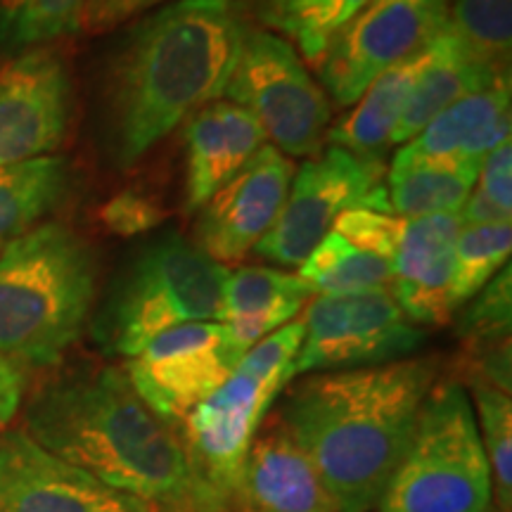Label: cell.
<instances>
[{"label":"cell","mask_w":512,"mask_h":512,"mask_svg":"<svg viewBox=\"0 0 512 512\" xmlns=\"http://www.w3.org/2000/svg\"><path fill=\"white\" fill-rule=\"evenodd\" d=\"M247 24L235 0H171L114 43L95 91L100 155L133 169L200 107L219 100Z\"/></svg>","instance_id":"obj_1"},{"label":"cell","mask_w":512,"mask_h":512,"mask_svg":"<svg viewBox=\"0 0 512 512\" xmlns=\"http://www.w3.org/2000/svg\"><path fill=\"white\" fill-rule=\"evenodd\" d=\"M24 432L152 512H223L181 434L147 408L124 368L83 363L48 377L27 403Z\"/></svg>","instance_id":"obj_2"},{"label":"cell","mask_w":512,"mask_h":512,"mask_svg":"<svg viewBox=\"0 0 512 512\" xmlns=\"http://www.w3.org/2000/svg\"><path fill=\"white\" fill-rule=\"evenodd\" d=\"M439 361L313 373L283 389L275 418L318 467L339 512H370L411 444Z\"/></svg>","instance_id":"obj_3"},{"label":"cell","mask_w":512,"mask_h":512,"mask_svg":"<svg viewBox=\"0 0 512 512\" xmlns=\"http://www.w3.org/2000/svg\"><path fill=\"white\" fill-rule=\"evenodd\" d=\"M100 261L79 230L38 223L0 252V356L43 373L79 342L98 299Z\"/></svg>","instance_id":"obj_4"},{"label":"cell","mask_w":512,"mask_h":512,"mask_svg":"<svg viewBox=\"0 0 512 512\" xmlns=\"http://www.w3.org/2000/svg\"><path fill=\"white\" fill-rule=\"evenodd\" d=\"M228 268L176 230L145 240L121 264L93 309L91 335L105 356L133 358L162 332L221 320Z\"/></svg>","instance_id":"obj_5"},{"label":"cell","mask_w":512,"mask_h":512,"mask_svg":"<svg viewBox=\"0 0 512 512\" xmlns=\"http://www.w3.org/2000/svg\"><path fill=\"white\" fill-rule=\"evenodd\" d=\"M494 479L465 384L434 382L373 512H494Z\"/></svg>","instance_id":"obj_6"},{"label":"cell","mask_w":512,"mask_h":512,"mask_svg":"<svg viewBox=\"0 0 512 512\" xmlns=\"http://www.w3.org/2000/svg\"><path fill=\"white\" fill-rule=\"evenodd\" d=\"M302 339L304 320H292L261 339L242 356L228 380L192 408L178 427L197 475L221 503L223 512H228L238 489L254 434L290 384V366Z\"/></svg>","instance_id":"obj_7"},{"label":"cell","mask_w":512,"mask_h":512,"mask_svg":"<svg viewBox=\"0 0 512 512\" xmlns=\"http://www.w3.org/2000/svg\"><path fill=\"white\" fill-rule=\"evenodd\" d=\"M354 209L392 214L387 169L380 155H358L330 145L299 166L278 219L252 252L275 266L299 268L332 233L339 216Z\"/></svg>","instance_id":"obj_8"},{"label":"cell","mask_w":512,"mask_h":512,"mask_svg":"<svg viewBox=\"0 0 512 512\" xmlns=\"http://www.w3.org/2000/svg\"><path fill=\"white\" fill-rule=\"evenodd\" d=\"M223 93L259 121L285 157H313L328 136V93L313 81L292 43L271 31L247 29Z\"/></svg>","instance_id":"obj_9"},{"label":"cell","mask_w":512,"mask_h":512,"mask_svg":"<svg viewBox=\"0 0 512 512\" xmlns=\"http://www.w3.org/2000/svg\"><path fill=\"white\" fill-rule=\"evenodd\" d=\"M302 320L304 339L290 366V382L411 358L427 339L425 328L401 311L389 290L318 297Z\"/></svg>","instance_id":"obj_10"},{"label":"cell","mask_w":512,"mask_h":512,"mask_svg":"<svg viewBox=\"0 0 512 512\" xmlns=\"http://www.w3.org/2000/svg\"><path fill=\"white\" fill-rule=\"evenodd\" d=\"M448 24V0H368L316 64L320 88L337 105H354L377 76L430 46Z\"/></svg>","instance_id":"obj_11"},{"label":"cell","mask_w":512,"mask_h":512,"mask_svg":"<svg viewBox=\"0 0 512 512\" xmlns=\"http://www.w3.org/2000/svg\"><path fill=\"white\" fill-rule=\"evenodd\" d=\"M242 351L219 320L183 323L162 332L126 361V375L140 399L171 427L216 392L238 368Z\"/></svg>","instance_id":"obj_12"},{"label":"cell","mask_w":512,"mask_h":512,"mask_svg":"<svg viewBox=\"0 0 512 512\" xmlns=\"http://www.w3.org/2000/svg\"><path fill=\"white\" fill-rule=\"evenodd\" d=\"M72 117V69L60 48L24 50L0 67V166L53 155Z\"/></svg>","instance_id":"obj_13"},{"label":"cell","mask_w":512,"mask_h":512,"mask_svg":"<svg viewBox=\"0 0 512 512\" xmlns=\"http://www.w3.org/2000/svg\"><path fill=\"white\" fill-rule=\"evenodd\" d=\"M0 512H152L50 453L24 427L0 434Z\"/></svg>","instance_id":"obj_14"},{"label":"cell","mask_w":512,"mask_h":512,"mask_svg":"<svg viewBox=\"0 0 512 512\" xmlns=\"http://www.w3.org/2000/svg\"><path fill=\"white\" fill-rule=\"evenodd\" d=\"M292 176V159L266 143L197 211L195 245L216 264L245 259L278 219Z\"/></svg>","instance_id":"obj_15"},{"label":"cell","mask_w":512,"mask_h":512,"mask_svg":"<svg viewBox=\"0 0 512 512\" xmlns=\"http://www.w3.org/2000/svg\"><path fill=\"white\" fill-rule=\"evenodd\" d=\"M228 512H339L318 467L268 413L242 463Z\"/></svg>","instance_id":"obj_16"},{"label":"cell","mask_w":512,"mask_h":512,"mask_svg":"<svg viewBox=\"0 0 512 512\" xmlns=\"http://www.w3.org/2000/svg\"><path fill=\"white\" fill-rule=\"evenodd\" d=\"M460 228V211L403 219L392 259V297L420 328H437L456 316L451 283Z\"/></svg>","instance_id":"obj_17"},{"label":"cell","mask_w":512,"mask_h":512,"mask_svg":"<svg viewBox=\"0 0 512 512\" xmlns=\"http://www.w3.org/2000/svg\"><path fill=\"white\" fill-rule=\"evenodd\" d=\"M266 143V131L245 107L230 100L200 107L185 126V211H200Z\"/></svg>","instance_id":"obj_18"},{"label":"cell","mask_w":512,"mask_h":512,"mask_svg":"<svg viewBox=\"0 0 512 512\" xmlns=\"http://www.w3.org/2000/svg\"><path fill=\"white\" fill-rule=\"evenodd\" d=\"M510 76L475 91L437 114L399 152L420 159H460L482 164L510 140Z\"/></svg>","instance_id":"obj_19"},{"label":"cell","mask_w":512,"mask_h":512,"mask_svg":"<svg viewBox=\"0 0 512 512\" xmlns=\"http://www.w3.org/2000/svg\"><path fill=\"white\" fill-rule=\"evenodd\" d=\"M510 76L479 60L451 24L430 43V60L415 81L403 117L396 126L392 145L413 140L430 121L465 95L482 91L491 83Z\"/></svg>","instance_id":"obj_20"},{"label":"cell","mask_w":512,"mask_h":512,"mask_svg":"<svg viewBox=\"0 0 512 512\" xmlns=\"http://www.w3.org/2000/svg\"><path fill=\"white\" fill-rule=\"evenodd\" d=\"M311 290L299 275L268 266H245L228 273L221 320L242 351L292 323L309 302Z\"/></svg>","instance_id":"obj_21"},{"label":"cell","mask_w":512,"mask_h":512,"mask_svg":"<svg viewBox=\"0 0 512 512\" xmlns=\"http://www.w3.org/2000/svg\"><path fill=\"white\" fill-rule=\"evenodd\" d=\"M427 60H430V46L377 76L368 91L356 100V110L347 114L335 128H328L325 138L332 145L358 152V155H380L382 147L392 145L396 126Z\"/></svg>","instance_id":"obj_22"},{"label":"cell","mask_w":512,"mask_h":512,"mask_svg":"<svg viewBox=\"0 0 512 512\" xmlns=\"http://www.w3.org/2000/svg\"><path fill=\"white\" fill-rule=\"evenodd\" d=\"M482 164L460 159H420L399 152L387 171L389 209L399 219L463 211Z\"/></svg>","instance_id":"obj_23"},{"label":"cell","mask_w":512,"mask_h":512,"mask_svg":"<svg viewBox=\"0 0 512 512\" xmlns=\"http://www.w3.org/2000/svg\"><path fill=\"white\" fill-rule=\"evenodd\" d=\"M72 190V166L60 155L0 166V252L53 214Z\"/></svg>","instance_id":"obj_24"},{"label":"cell","mask_w":512,"mask_h":512,"mask_svg":"<svg viewBox=\"0 0 512 512\" xmlns=\"http://www.w3.org/2000/svg\"><path fill=\"white\" fill-rule=\"evenodd\" d=\"M392 278V261L363 252L335 230L299 266V280L318 297L389 290Z\"/></svg>","instance_id":"obj_25"},{"label":"cell","mask_w":512,"mask_h":512,"mask_svg":"<svg viewBox=\"0 0 512 512\" xmlns=\"http://www.w3.org/2000/svg\"><path fill=\"white\" fill-rule=\"evenodd\" d=\"M366 3L368 0H259L256 17L268 29L283 34L285 41L297 43L299 57L318 64L332 38Z\"/></svg>","instance_id":"obj_26"},{"label":"cell","mask_w":512,"mask_h":512,"mask_svg":"<svg viewBox=\"0 0 512 512\" xmlns=\"http://www.w3.org/2000/svg\"><path fill=\"white\" fill-rule=\"evenodd\" d=\"M86 0H0V55L55 46L81 31Z\"/></svg>","instance_id":"obj_27"},{"label":"cell","mask_w":512,"mask_h":512,"mask_svg":"<svg viewBox=\"0 0 512 512\" xmlns=\"http://www.w3.org/2000/svg\"><path fill=\"white\" fill-rule=\"evenodd\" d=\"M477 432L494 479L498 512H512V399L508 392L475 377H465Z\"/></svg>","instance_id":"obj_28"},{"label":"cell","mask_w":512,"mask_h":512,"mask_svg":"<svg viewBox=\"0 0 512 512\" xmlns=\"http://www.w3.org/2000/svg\"><path fill=\"white\" fill-rule=\"evenodd\" d=\"M510 249L512 223L460 228L451 283V299L456 309L470 302L496 273L510 264Z\"/></svg>","instance_id":"obj_29"},{"label":"cell","mask_w":512,"mask_h":512,"mask_svg":"<svg viewBox=\"0 0 512 512\" xmlns=\"http://www.w3.org/2000/svg\"><path fill=\"white\" fill-rule=\"evenodd\" d=\"M448 19L479 60L510 72L512 0H448Z\"/></svg>","instance_id":"obj_30"},{"label":"cell","mask_w":512,"mask_h":512,"mask_svg":"<svg viewBox=\"0 0 512 512\" xmlns=\"http://www.w3.org/2000/svg\"><path fill=\"white\" fill-rule=\"evenodd\" d=\"M512 278L510 264L479 290L458 318V337L465 351L510 342Z\"/></svg>","instance_id":"obj_31"},{"label":"cell","mask_w":512,"mask_h":512,"mask_svg":"<svg viewBox=\"0 0 512 512\" xmlns=\"http://www.w3.org/2000/svg\"><path fill=\"white\" fill-rule=\"evenodd\" d=\"M401 230L403 219H399V216L370 209L347 211L335 223V233L347 238L351 245L363 249V252L382 256L387 261L394 259Z\"/></svg>","instance_id":"obj_32"},{"label":"cell","mask_w":512,"mask_h":512,"mask_svg":"<svg viewBox=\"0 0 512 512\" xmlns=\"http://www.w3.org/2000/svg\"><path fill=\"white\" fill-rule=\"evenodd\" d=\"M100 216L110 233L121 235V238H133V235H145L155 230L164 219V209L147 192L126 188L102 207Z\"/></svg>","instance_id":"obj_33"},{"label":"cell","mask_w":512,"mask_h":512,"mask_svg":"<svg viewBox=\"0 0 512 512\" xmlns=\"http://www.w3.org/2000/svg\"><path fill=\"white\" fill-rule=\"evenodd\" d=\"M477 192L486 202L494 204L503 214L510 216L512 211V145L505 140L482 162L477 176Z\"/></svg>","instance_id":"obj_34"},{"label":"cell","mask_w":512,"mask_h":512,"mask_svg":"<svg viewBox=\"0 0 512 512\" xmlns=\"http://www.w3.org/2000/svg\"><path fill=\"white\" fill-rule=\"evenodd\" d=\"M159 3H166V0H86L81 29L88 34H105Z\"/></svg>","instance_id":"obj_35"},{"label":"cell","mask_w":512,"mask_h":512,"mask_svg":"<svg viewBox=\"0 0 512 512\" xmlns=\"http://www.w3.org/2000/svg\"><path fill=\"white\" fill-rule=\"evenodd\" d=\"M22 396H24V375L0 356V432L15 420V415L19 413V406H22Z\"/></svg>","instance_id":"obj_36"}]
</instances>
